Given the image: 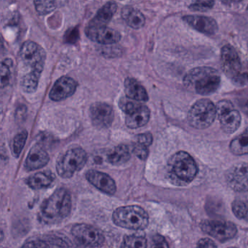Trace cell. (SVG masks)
<instances>
[{"label":"cell","instance_id":"1","mask_svg":"<svg viewBox=\"0 0 248 248\" xmlns=\"http://www.w3.org/2000/svg\"><path fill=\"white\" fill-rule=\"evenodd\" d=\"M19 57L22 66L26 71L21 78L22 89L26 93H34L46 60L45 49L38 44L27 41L20 47Z\"/></svg>","mask_w":248,"mask_h":248},{"label":"cell","instance_id":"2","mask_svg":"<svg viewBox=\"0 0 248 248\" xmlns=\"http://www.w3.org/2000/svg\"><path fill=\"white\" fill-rule=\"evenodd\" d=\"M71 196L68 189L59 188L44 201L39 213V221L45 224H58L71 213Z\"/></svg>","mask_w":248,"mask_h":248},{"label":"cell","instance_id":"3","mask_svg":"<svg viewBox=\"0 0 248 248\" xmlns=\"http://www.w3.org/2000/svg\"><path fill=\"white\" fill-rule=\"evenodd\" d=\"M221 83V77L216 70L210 67L193 68L186 74L183 84L189 90L201 95H209L215 93Z\"/></svg>","mask_w":248,"mask_h":248},{"label":"cell","instance_id":"4","mask_svg":"<svg viewBox=\"0 0 248 248\" xmlns=\"http://www.w3.org/2000/svg\"><path fill=\"white\" fill-rule=\"evenodd\" d=\"M198 172L196 162L186 152H178L169 160L167 173L173 184L183 185L191 183L196 177Z\"/></svg>","mask_w":248,"mask_h":248},{"label":"cell","instance_id":"5","mask_svg":"<svg viewBox=\"0 0 248 248\" xmlns=\"http://www.w3.org/2000/svg\"><path fill=\"white\" fill-rule=\"evenodd\" d=\"M113 222L127 230H144L149 224L147 211L138 205H128L116 208L112 215Z\"/></svg>","mask_w":248,"mask_h":248},{"label":"cell","instance_id":"6","mask_svg":"<svg viewBox=\"0 0 248 248\" xmlns=\"http://www.w3.org/2000/svg\"><path fill=\"white\" fill-rule=\"evenodd\" d=\"M87 160L86 152L80 147L70 149L58 158L56 170L61 177L68 179L83 169Z\"/></svg>","mask_w":248,"mask_h":248},{"label":"cell","instance_id":"7","mask_svg":"<svg viewBox=\"0 0 248 248\" xmlns=\"http://www.w3.org/2000/svg\"><path fill=\"white\" fill-rule=\"evenodd\" d=\"M216 116V106L211 100L202 99L191 108L188 113V122L194 128L205 129L214 123Z\"/></svg>","mask_w":248,"mask_h":248},{"label":"cell","instance_id":"8","mask_svg":"<svg viewBox=\"0 0 248 248\" xmlns=\"http://www.w3.org/2000/svg\"><path fill=\"white\" fill-rule=\"evenodd\" d=\"M71 234L80 246L86 248H99L104 244L103 232L88 224H75L71 228Z\"/></svg>","mask_w":248,"mask_h":248},{"label":"cell","instance_id":"9","mask_svg":"<svg viewBox=\"0 0 248 248\" xmlns=\"http://www.w3.org/2000/svg\"><path fill=\"white\" fill-rule=\"evenodd\" d=\"M200 229L205 234L222 243L234 238L238 232L234 223L219 220H203L200 223Z\"/></svg>","mask_w":248,"mask_h":248},{"label":"cell","instance_id":"10","mask_svg":"<svg viewBox=\"0 0 248 248\" xmlns=\"http://www.w3.org/2000/svg\"><path fill=\"white\" fill-rule=\"evenodd\" d=\"M217 116L221 128L227 134L235 132L241 124V116L228 100H221L216 106Z\"/></svg>","mask_w":248,"mask_h":248},{"label":"cell","instance_id":"11","mask_svg":"<svg viewBox=\"0 0 248 248\" xmlns=\"http://www.w3.org/2000/svg\"><path fill=\"white\" fill-rule=\"evenodd\" d=\"M221 61L223 71L231 81H234L241 72L244 64L231 45H226L221 49Z\"/></svg>","mask_w":248,"mask_h":248},{"label":"cell","instance_id":"12","mask_svg":"<svg viewBox=\"0 0 248 248\" xmlns=\"http://www.w3.org/2000/svg\"><path fill=\"white\" fill-rule=\"evenodd\" d=\"M229 186L238 192H248V162L237 163L226 173Z\"/></svg>","mask_w":248,"mask_h":248},{"label":"cell","instance_id":"13","mask_svg":"<svg viewBox=\"0 0 248 248\" xmlns=\"http://www.w3.org/2000/svg\"><path fill=\"white\" fill-rule=\"evenodd\" d=\"M92 122L99 128H109L114 121V110L112 106L104 103H96L90 108Z\"/></svg>","mask_w":248,"mask_h":248},{"label":"cell","instance_id":"14","mask_svg":"<svg viewBox=\"0 0 248 248\" xmlns=\"http://www.w3.org/2000/svg\"><path fill=\"white\" fill-rule=\"evenodd\" d=\"M85 33L90 40L104 45L116 44L121 39V34L119 31L106 26L93 27L87 26Z\"/></svg>","mask_w":248,"mask_h":248},{"label":"cell","instance_id":"15","mask_svg":"<svg viewBox=\"0 0 248 248\" xmlns=\"http://www.w3.org/2000/svg\"><path fill=\"white\" fill-rule=\"evenodd\" d=\"M77 84L75 80L70 77H64L54 84L49 97L53 101H61L74 94Z\"/></svg>","mask_w":248,"mask_h":248},{"label":"cell","instance_id":"16","mask_svg":"<svg viewBox=\"0 0 248 248\" xmlns=\"http://www.w3.org/2000/svg\"><path fill=\"white\" fill-rule=\"evenodd\" d=\"M86 179L95 187L109 195H113L116 191V184L111 176L103 172L90 170L86 173Z\"/></svg>","mask_w":248,"mask_h":248},{"label":"cell","instance_id":"17","mask_svg":"<svg viewBox=\"0 0 248 248\" xmlns=\"http://www.w3.org/2000/svg\"><path fill=\"white\" fill-rule=\"evenodd\" d=\"M183 20L191 27L200 33L214 35L218 31L217 22L211 17L202 16H185Z\"/></svg>","mask_w":248,"mask_h":248},{"label":"cell","instance_id":"18","mask_svg":"<svg viewBox=\"0 0 248 248\" xmlns=\"http://www.w3.org/2000/svg\"><path fill=\"white\" fill-rule=\"evenodd\" d=\"M49 159V155L45 149L39 144H36L31 149L26 157L25 169L27 170H34L42 169L48 164Z\"/></svg>","mask_w":248,"mask_h":248},{"label":"cell","instance_id":"19","mask_svg":"<svg viewBox=\"0 0 248 248\" xmlns=\"http://www.w3.org/2000/svg\"><path fill=\"white\" fill-rule=\"evenodd\" d=\"M117 10V4L114 1H108L100 10L88 26L93 27H103L111 21Z\"/></svg>","mask_w":248,"mask_h":248},{"label":"cell","instance_id":"20","mask_svg":"<svg viewBox=\"0 0 248 248\" xmlns=\"http://www.w3.org/2000/svg\"><path fill=\"white\" fill-rule=\"evenodd\" d=\"M150 119V110L147 106L141 104L136 110L126 115L125 123L130 128H138L148 123Z\"/></svg>","mask_w":248,"mask_h":248},{"label":"cell","instance_id":"21","mask_svg":"<svg viewBox=\"0 0 248 248\" xmlns=\"http://www.w3.org/2000/svg\"><path fill=\"white\" fill-rule=\"evenodd\" d=\"M124 85L125 94L128 98L138 102L148 101L149 96L145 88L135 78H126Z\"/></svg>","mask_w":248,"mask_h":248},{"label":"cell","instance_id":"22","mask_svg":"<svg viewBox=\"0 0 248 248\" xmlns=\"http://www.w3.org/2000/svg\"><path fill=\"white\" fill-rule=\"evenodd\" d=\"M122 17L127 24L132 29H140L145 25V16L140 10L131 6H126L122 9Z\"/></svg>","mask_w":248,"mask_h":248},{"label":"cell","instance_id":"23","mask_svg":"<svg viewBox=\"0 0 248 248\" xmlns=\"http://www.w3.org/2000/svg\"><path fill=\"white\" fill-rule=\"evenodd\" d=\"M55 176L50 171L38 172L26 180V184L33 189H40L50 186Z\"/></svg>","mask_w":248,"mask_h":248},{"label":"cell","instance_id":"24","mask_svg":"<svg viewBox=\"0 0 248 248\" xmlns=\"http://www.w3.org/2000/svg\"><path fill=\"white\" fill-rule=\"evenodd\" d=\"M131 158V153L128 146L120 144L111 150L107 155L106 160L108 163L114 166H120L125 164Z\"/></svg>","mask_w":248,"mask_h":248},{"label":"cell","instance_id":"25","mask_svg":"<svg viewBox=\"0 0 248 248\" xmlns=\"http://www.w3.org/2000/svg\"><path fill=\"white\" fill-rule=\"evenodd\" d=\"M230 150L237 155L248 154V130L231 141Z\"/></svg>","mask_w":248,"mask_h":248},{"label":"cell","instance_id":"26","mask_svg":"<svg viewBox=\"0 0 248 248\" xmlns=\"http://www.w3.org/2000/svg\"><path fill=\"white\" fill-rule=\"evenodd\" d=\"M148 243L145 236L135 234L124 237L121 248H147Z\"/></svg>","mask_w":248,"mask_h":248},{"label":"cell","instance_id":"27","mask_svg":"<svg viewBox=\"0 0 248 248\" xmlns=\"http://www.w3.org/2000/svg\"><path fill=\"white\" fill-rule=\"evenodd\" d=\"M231 209L237 218L248 222V201L235 200L231 204Z\"/></svg>","mask_w":248,"mask_h":248},{"label":"cell","instance_id":"28","mask_svg":"<svg viewBox=\"0 0 248 248\" xmlns=\"http://www.w3.org/2000/svg\"><path fill=\"white\" fill-rule=\"evenodd\" d=\"M33 2L36 12L40 16L50 14L57 7V0H33Z\"/></svg>","mask_w":248,"mask_h":248},{"label":"cell","instance_id":"29","mask_svg":"<svg viewBox=\"0 0 248 248\" xmlns=\"http://www.w3.org/2000/svg\"><path fill=\"white\" fill-rule=\"evenodd\" d=\"M28 132L26 130L20 131L13 139V154L16 157H18L23 150V147L27 140Z\"/></svg>","mask_w":248,"mask_h":248},{"label":"cell","instance_id":"30","mask_svg":"<svg viewBox=\"0 0 248 248\" xmlns=\"http://www.w3.org/2000/svg\"><path fill=\"white\" fill-rule=\"evenodd\" d=\"M215 0H192L189 9L192 11L206 12L214 7Z\"/></svg>","mask_w":248,"mask_h":248},{"label":"cell","instance_id":"31","mask_svg":"<svg viewBox=\"0 0 248 248\" xmlns=\"http://www.w3.org/2000/svg\"><path fill=\"white\" fill-rule=\"evenodd\" d=\"M13 67L11 59H4L1 65V89L8 84L10 77V68Z\"/></svg>","mask_w":248,"mask_h":248},{"label":"cell","instance_id":"32","mask_svg":"<svg viewBox=\"0 0 248 248\" xmlns=\"http://www.w3.org/2000/svg\"><path fill=\"white\" fill-rule=\"evenodd\" d=\"M141 105L140 102L135 101L128 97H123L119 103V108L126 115L130 114L136 110Z\"/></svg>","mask_w":248,"mask_h":248},{"label":"cell","instance_id":"33","mask_svg":"<svg viewBox=\"0 0 248 248\" xmlns=\"http://www.w3.org/2000/svg\"><path fill=\"white\" fill-rule=\"evenodd\" d=\"M236 102L240 110L248 116V91H242L236 96Z\"/></svg>","mask_w":248,"mask_h":248},{"label":"cell","instance_id":"34","mask_svg":"<svg viewBox=\"0 0 248 248\" xmlns=\"http://www.w3.org/2000/svg\"><path fill=\"white\" fill-rule=\"evenodd\" d=\"M149 248H170V247L167 240L163 235L156 234L151 237Z\"/></svg>","mask_w":248,"mask_h":248},{"label":"cell","instance_id":"35","mask_svg":"<svg viewBox=\"0 0 248 248\" xmlns=\"http://www.w3.org/2000/svg\"><path fill=\"white\" fill-rule=\"evenodd\" d=\"M132 151L134 154L141 160H146L149 155V147L140 143H135Z\"/></svg>","mask_w":248,"mask_h":248},{"label":"cell","instance_id":"36","mask_svg":"<svg viewBox=\"0 0 248 248\" xmlns=\"http://www.w3.org/2000/svg\"><path fill=\"white\" fill-rule=\"evenodd\" d=\"M233 82L240 86L248 84V63L244 64L241 72L236 77Z\"/></svg>","mask_w":248,"mask_h":248},{"label":"cell","instance_id":"37","mask_svg":"<svg viewBox=\"0 0 248 248\" xmlns=\"http://www.w3.org/2000/svg\"><path fill=\"white\" fill-rule=\"evenodd\" d=\"M79 38H80V33L77 28L68 29L64 36L65 42L69 44L76 43L78 41Z\"/></svg>","mask_w":248,"mask_h":248},{"label":"cell","instance_id":"38","mask_svg":"<svg viewBox=\"0 0 248 248\" xmlns=\"http://www.w3.org/2000/svg\"><path fill=\"white\" fill-rule=\"evenodd\" d=\"M21 248H50V246L43 240H33L25 243Z\"/></svg>","mask_w":248,"mask_h":248},{"label":"cell","instance_id":"39","mask_svg":"<svg viewBox=\"0 0 248 248\" xmlns=\"http://www.w3.org/2000/svg\"><path fill=\"white\" fill-rule=\"evenodd\" d=\"M153 137L150 133L138 134L136 137V142L149 147L152 143Z\"/></svg>","mask_w":248,"mask_h":248},{"label":"cell","instance_id":"40","mask_svg":"<svg viewBox=\"0 0 248 248\" xmlns=\"http://www.w3.org/2000/svg\"><path fill=\"white\" fill-rule=\"evenodd\" d=\"M196 248H217V246L211 239L202 238L198 241Z\"/></svg>","mask_w":248,"mask_h":248},{"label":"cell","instance_id":"41","mask_svg":"<svg viewBox=\"0 0 248 248\" xmlns=\"http://www.w3.org/2000/svg\"><path fill=\"white\" fill-rule=\"evenodd\" d=\"M26 106H20V107L17 108L16 113V120H17V122H19V121H23V119H25V116H26Z\"/></svg>","mask_w":248,"mask_h":248},{"label":"cell","instance_id":"42","mask_svg":"<svg viewBox=\"0 0 248 248\" xmlns=\"http://www.w3.org/2000/svg\"><path fill=\"white\" fill-rule=\"evenodd\" d=\"M224 4L230 5V4H236V3L240 2L241 0H221Z\"/></svg>","mask_w":248,"mask_h":248},{"label":"cell","instance_id":"43","mask_svg":"<svg viewBox=\"0 0 248 248\" xmlns=\"http://www.w3.org/2000/svg\"><path fill=\"white\" fill-rule=\"evenodd\" d=\"M237 248L231 247V248Z\"/></svg>","mask_w":248,"mask_h":248},{"label":"cell","instance_id":"44","mask_svg":"<svg viewBox=\"0 0 248 248\" xmlns=\"http://www.w3.org/2000/svg\"><path fill=\"white\" fill-rule=\"evenodd\" d=\"M247 10H248V8H247Z\"/></svg>","mask_w":248,"mask_h":248}]
</instances>
